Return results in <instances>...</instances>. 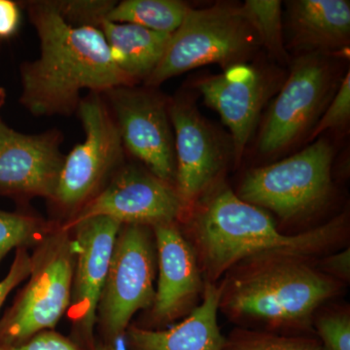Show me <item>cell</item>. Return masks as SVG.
Wrapping results in <instances>:
<instances>
[{
  "instance_id": "cell-1",
  "label": "cell",
  "mask_w": 350,
  "mask_h": 350,
  "mask_svg": "<svg viewBox=\"0 0 350 350\" xmlns=\"http://www.w3.org/2000/svg\"><path fill=\"white\" fill-rule=\"evenodd\" d=\"M27 6L40 40V57L21 72V103L32 114H70L77 110L82 90L105 94L135 86L115 64L100 29L68 24L56 1H31Z\"/></svg>"
},
{
  "instance_id": "cell-2",
  "label": "cell",
  "mask_w": 350,
  "mask_h": 350,
  "mask_svg": "<svg viewBox=\"0 0 350 350\" xmlns=\"http://www.w3.org/2000/svg\"><path fill=\"white\" fill-rule=\"evenodd\" d=\"M221 283L219 310L237 323L283 335H308L317 308L344 282L310 258L265 255L239 262Z\"/></svg>"
},
{
  "instance_id": "cell-3",
  "label": "cell",
  "mask_w": 350,
  "mask_h": 350,
  "mask_svg": "<svg viewBox=\"0 0 350 350\" xmlns=\"http://www.w3.org/2000/svg\"><path fill=\"white\" fill-rule=\"evenodd\" d=\"M192 229L206 280L216 283L251 258L280 254L310 259L337 250L347 239V222L342 215L310 231L285 234L260 207L220 187L196 213Z\"/></svg>"
},
{
  "instance_id": "cell-4",
  "label": "cell",
  "mask_w": 350,
  "mask_h": 350,
  "mask_svg": "<svg viewBox=\"0 0 350 350\" xmlns=\"http://www.w3.org/2000/svg\"><path fill=\"white\" fill-rule=\"evenodd\" d=\"M31 259L29 282L0 319V347L55 330L70 306L76 259L71 230L59 223L34 246Z\"/></svg>"
},
{
  "instance_id": "cell-5",
  "label": "cell",
  "mask_w": 350,
  "mask_h": 350,
  "mask_svg": "<svg viewBox=\"0 0 350 350\" xmlns=\"http://www.w3.org/2000/svg\"><path fill=\"white\" fill-rule=\"evenodd\" d=\"M261 47L241 5L218 3L190 9L180 27L170 36L165 54L147 87H157L186 71L217 64L223 69L247 64Z\"/></svg>"
},
{
  "instance_id": "cell-6",
  "label": "cell",
  "mask_w": 350,
  "mask_h": 350,
  "mask_svg": "<svg viewBox=\"0 0 350 350\" xmlns=\"http://www.w3.org/2000/svg\"><path fill=\"white\" fill-rule=\"evenodd\" d=\"M333 158V147L319 138L293 156L251 170L238 197L269 209L283 220L308 215L330 197Z\"/></svg>"
},
{
  "instance_id": "cell-7",
  "label": "cell",
  "mask_w": 350,
  "mask_h": 350,
  "mask_svg": "<svg viewBox=\"0 0 350 350\" xmlns=\"http://www.w3.org/2000/svg\"><path fill=\"white\" fill-rule=\"evenodd\" d=\"M152 228L122 225L101 293L96 325L100 344L113 345L125 336L133 315L155 298L156 247Z\"/></svg>"
},
{
  "instance_id": "cell-8",
  "label": "cell",
  "mask_w": 350,
  "mask_h": 350,
  "mask_svg": "<svg viewBox=\"0 0 350 350\" xmlns=\"http://www.w3.org/2000/svg\"><path fill=\"white\" fill-rule=\"evenodd\" d=\"M85 140L64 158L51 202L62 213L75 216L98 194L103 181L121 162L123 142L114 117L101 94L92 93L77 108Z\"/></svg>"
},
{
  "instance_id": "cell-9",
  "label": "cell",
  "mask_w": 350,
  "mask_h": 350,
  "mask_svg": "<svg viewBox=\"0 0 350 350\" xmlns=\"http://www.w3.org/2000/svg\"><path fill=\"white\" fill-rule=\"evenodd\" d=\"M336 80L331 55L308 53L295 59L262 124L258 151L278 153L303 137L330 100Z\"/></svg>"
},
{
  "instance_id": "cell-10",
  "label": "cell",
  "mask_w": 350,
  "mask_h": 350,
  "mask_svg": "<svg viewBox=\"0 0 350 350\" xmlns=\"http://www.w3.org/2000/svg\"><path fill=\"white\" fill-rule=\"evenodd\" d=\"M122 142L151 174L174 186V137L169 103L151 90L133 86L107 91Z\"/></svg>"
},
{
  "instance_id": "cell-11",
  "label": "cell",
  "mask_w": 350,
  "mask_h": 350,
  "mask_svg": "<svg viewBox=\"0 0 350 350\" xmlns=\"http://www.w3.org/2000/svg\"><path fill=\"white\" fill-rule=\"evenodd\" d=\"M186 208L172 184L150 172L126 167L72 216L62 223L71 229L85 219L107 216L121 225L156 226L175 223Z\"/></svg>"
},
{
  "instance_id": "cell-12",
  "label": "cell",
  "mask_w": 350,
  "mask_h": 350,
  "mask_svg": "<svg viewBox=\"0 0 350 350\" xmlns=\"http://www.w3.org/2000/svg\"><path fill=\"white\" fill-rule=\"evenodd\" d=\"M283 82L284 77L278 69L248 64H234L221 75L206 76L196 82L207 107L215 110L231 131L237 163L243 158L262 108Z\"/></svg>"
},
{
  "instance_id": "cell-13",
  "label": "cell",
  "mask_w": 350,
  "mask_h": 350,
  "mask_svg": "<svg viewBox=\"0 0 350 350\" xmlns=\"http://www.w3.org/2000/svg\"><path fill=\"white\" fill-rule=\"evenodd\" d=\"M122 225L107 216L85 219L71 227L76 259L68 317L70 337L88 350L96 349L94 331L101 293Z\"/></svg>"
},
{
  "instance_id": "cell-14",
  "label": "cell",
  "mask_w": 350,
  "mask_h": 350,
  "mask_svg": "<svg viewBox=\"0 0 350 350\" xmlns=\"http://www.w3.org/2000/svg\"><path fill=\"white\" fill-rule=\"evenodd\" d=\"M152 231L159 280L147 325L142 328L162 330L194 310L204 284L194 246L184 238L176 224L156 226Z\"/></svg>"
},
{
  "instance_id": "cell-15",
  "label": "cell",
  "mask_w": 350,
  "mask_h": 350,
  "mask_svg": "<svg viewBox=\"0 0 350 350\" xmlns=\"http://www.w3.org/2000/svg\"><path fill=\"white\" fill-rule=\"evenodd\" d=\"M169 113L174 129V187L188 208L211 187L222 169L225 153L213 129L190 98L170 100Z\"/></svg>"
},
{
  "instance_id": "cell-16",
  "label": "cell",
  "mask_w": 350,
  "mask_h": 350,
  "mask_svg": "<svg viewBox=\"0 0 350 350\" xmlns=\"http://www.w3.org/2000/svg\"><path fill=\"white\" fill-rule=\"evenodd\" d=\"M57 133L29 135L0 123V196L52 200L64 157Z\"/></svg>"
},
{
  "instance_id": "cell-17",
  "label": "cell",
  "mask_w": 350,
  "mask_h": 350,
  "mask_svg": "<svg viewBox=\"0 0 350 350\" xmlns=\"http://www.w3.org/2000/svg\"><path fill=\"white\" fill-rule=\"evenodd\" d=\"M221 285L204 282L202 301L183 321L150 330L130 325L125 336L130 350H222L226 338L218 325Z\"/></svg>"
},
{
  "instance_id": "cell-18",
  "label": "cell",
  "mask_w": 350,
  "mask_h": 350,
  "mask_svg": "<svg viewBox=\"0 0 350 350\" xmlns=\"http://www.w3.org/2000/svg\"><path fill=\"white\" fill-rule=\"evenodd\" d=\"M287 12L290 43L301 55H331L349 45V1L296 0L288 2Z\"/></svg>"
},
{
  "instance_id": "cell-19",
  "label": "cell",
  "mask_w": 350,
  "mask_h": 350,
  "mask_svg": "<svg viewBox=\"0 0 350 350\" xmlns=\"http://www.w3.org/2000/svg\"><path fill=\"white\" fill-rule=\"evenodd\" d=\"M103 32L117 66L133 82L146 80L165 54L172 34L105 20Z\"/></svg>"
},
{
  "instance_id": "cell-20",
  "label": "cell",
  "mask_w": 350,
  "mask_h": 350,
  "mask_svg": "<svg viewBox=\"0 0 350 350\" xmlns=\"http://www.w3.org/2000/svg\"><path fill=\"white\" fill-rule=\"evenodd\" d=\"M190 9L188 4L178 0H125L115 3L107 20L172 34L180 27Z\"/></svg>"
},
{
  "instance_id": "cell-21",
  "label": "cell",
  "mask_w": 350,
  "mask_h": 350,
  "mask_svg": "<svg viewBox=\"0 0 350 350\" xmlns=\"http://www.w3.org/2000/svg\"><path fill=\"white\" fill-rule=\"evenodd\" d=\"M262 47L278 63H289L284 46L282 1L278 0H246L241 5Z\"/></svg>"
},
{
  "instance_id": "cell-22",
  "label": "cell",
  "mask_w": 350,
  "mask_h": 350,
  "mask_svg": "<svg viewBox=\"0 0 350 350\" xmlns=\"http://www.w3.org/2000/svg\"><path fill=\"white\" fill-rule=\"evenodd\" d=\"M57 224L31 214L0 211V265L11 250L38 245Z\"/></svg>"
},
{
  "instance_id": "cell-23",
  "label": "cell",
  "mask_w": 350,
  "mask_h": 350,
  "mask_svg": "<svg viewBox=\"0 0 350 350\" xmlns=\"http://www.w3.org/2000/svg\"><path fill=\"white\" fill-rule=\"evenodd\" d=\"M222 350H321L319 338L310 335H283L239 328L226 338Z\"/></svg>"
},
{
  "instance_id": "cell-24",
  "label": "cell",
  "mask_w": 350,
  "mask_h": 350,
  "mask_svg": "<svg viewBox=\"0 0 350 350\" xmlns=\"http://www.w3.org/2000/svg\"><path fill=\"white\" fill-rule=\"evenodd\" d=\"M321 350H350L349 308H337L313 319Z\"/></svg>"
},
{
  "instance_id": "cell-25",
  "label": "cell",
  "mask_w": 350,
  "mask_h": 350,
  "mask_svg": "<svg viewBox=\"0 0 350 350\" xmlns=\"http://www.w3.org/2000/svg\"><path fill=\"white\" fill-rule=\"evenodd\" d=\"M115 1L105 0H69L56 1L64 19L75 27H92L100 29L101 23L107 20L108 14Z\"/></svg>"
},
{
  "instance_id": "cell-26",
  "label": "cell",
  "mask_w": 350,
  "mask_h": 350,
  "mask_svg": "<svg viewBox=\"0 0 350 350\" xmlns=\"http://www.w3.org/2000/svg\"><path fill=\"white\" fill-rule=\"evenodd\" d=\"M350 118V73L347 71L338 88L337 93L327 107L323 116L314 126L310 135L312 142L322 133L347 125Z\"/></svg>"
},
{
  "instance_id": "cell-27",
  "label": "cell",
  "mask_w": 350,
  "mask_h": 350,
  "mask_svg": "<svg viewBox=\"0 0 350 350\" xmlns=\"http://www.w3.org/2000/svg\"><path fill=\"white\" fill-rule=\"evenodd\" d=\"M0 350H88L69 336L55 330L42 331L29 340L13 345L0 347Z\"/></svg>"
},
{
  "instance_id": "cell-28",
  "label": "cell",
  "mask_w": 350,
  "mask_h": 350,
  "mask_svg": "<svg viewBox=\"0 0 350 350\" xmlns=\"http://www.w3.org/2000/svg\"><path fill=\"white\" fill-rule=\"evenodd\" d=\"M31 271V255L27 248L16 250L15 258L3 280H0V310L7 297L18 285L29 278Z\"/></svg>"
},
{
  "instance_id": "cell-29",
  "label": "cell",
  "mask_w": 350,
  "mask_h": 350,
  "mask_svg": "<svg viewBox=\"0 0 350 350\" xmlns=\"http://www.w3.org/2000/svg\"><path fill=\"white\" fill-rule=\"evenodd\" d=\"M21 11L12 0H0V38H11L19 29Z\"/></svg>"
},
{
  "instance_id": "cell-30",
  "label": "cell",
  "mask_w": 350,
  "mask_h": 350,
  "mask_svg": "<svg viewBox=\"0 0 350 350\" xmlns=\"http://www.w3.org/2000/svg\"><path fill=\"white\" fill-rule=\"evenodd\" d=\"M349 247L338 253H332L323 262V271L342 282L349 280Z\"/></svg>"
},
{
  "instance_id": "cell-31",
  "label": "cell",
  "mask_w": 350,
  "mask_h": 350,
  "mask_svg": "<svg viewBox=\"0 0 350 350\" xmlns=\"http://www.w3.org/2000/svg\"><path fill=\"white\" fill-rule=\"evenodd\" d=\"M94 350H117L115 349L113 345H103L100 344V342H98L96 344V349Z\"/></svg>"
},
{
  "instance_id": "cell-32",
  "label": "cell",
  "mask_w": 350,
  "mask_h": 350,
  "mask_svg": "<svg viewBox=\"0 0 350 350\" xmlns=\"http://www.w3.org/2000/svg\"><path fill=\"white\" fill-rule=\"evenodd\" d=\"M5 96V92H4L3 88L0 87V110H1L2 107H3ZM0 123H1V120H0Z\"/></svg>"
}]
</instances>
